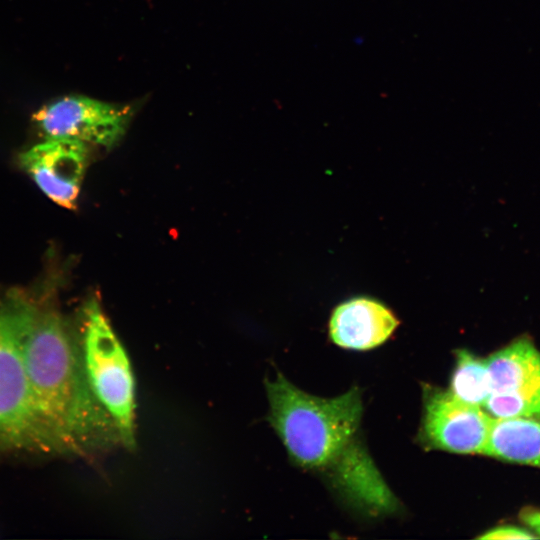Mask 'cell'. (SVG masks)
Instances as JSON below:
<instances>
[{
  "mask_svg": "<svg viewBox=\"0 0 540 540\" xmlns=\"http://www.w3.org/2000/svg\"><path fill=\"white\" fill-rule=\"evenodd\" d=\"M265 384L268 420L297 465L327 475L345 497L368 511L394 507L393 494L360 439L363 406L357 388L321 398L281 373Z\"/></svg>",
  "mask_w": 540,
  "mask_h": 540,
  "instance_id": "6da1fadb",
  "label": "cell"
},
{
  "mask_svg": "<svg viewBox=\"0 0 540 540\" xmlns=\"http://www.w3.org/2000/svg\"><path fill=\"white\" fill-rule=\"evenodd\" d=\"M26 371L39 417L59 452L89 457L121 444L93 394L80 341L50 306L18 298Z\"/></svg>",
  "mask_w": 540,
  "mask_h": 540,
  "instance_id": "7a4b0ae2",
  "label": "cell"
},
{
  "mask_svg": "<svg viewBox=\"0 0 540 540\" xmlns=\"http://www.w3.org/2000/svg\"><path fill=\"white\" fill-rule=\"evenodd\" d=\"M81 324V355L91 390L115 424L121 445L134 450L135 382L127 353L96 299L84 306Z\"/></svg>",
  "mask_w": 540,
  "mask_h": 540,
  "instance_id": "3957f363",
  "label": "cell"
},
{
  "mask_svg": "<svg viewBox=\"0 0 540 540\" xmlns=\"http://www.w3.org/2000/svg\"><path fill=\"white\" fill-rule=\"evenodd\" d=\"M0 447L59 452L39 417L30 389L18 297L0 306Z\"/></svg>",
  "mask_w": 540,
  "mask_h": 540,
  "instance_id": "277c9868",
  "label": "cell"
},
{
  "mask_svg": "<svg viewBox=\"0 0 540 540\" xmlns=\"http://www.w3.org/2000/svg\"><path fill=\"white\" fill-rule=\"evenodd\" d=\"M134 111L130 104L70 95L43 106L33 115V121L44 139H69L111 148L125 134Z\"/></svg>",
  "mask_w": 540,
  "mask_h": 540,
  "instance_id": "5b68a950",
  "label": "cell"
},
{
  "mask_svg": "<svg viewBox=\"0 0 540 540\" xmlns=\"http://www.w3.org/2000/svg\"><path fill=\"white\" fill-rule=\"evenodd\" d=\"M486 360L491 384L487 411L495 418L540 419V351L520 337Z\"/></svg>",
  "mask_w": 540,
  "mask_h": 540,
  "instance_id": "8992f818",
  "label": "cell"
},
{
  "mask_svg": "<svg viewBox=\"0 0 540 540\" xmlns=\"http://www.w3.org/2000/svg\"><path fill=\"white\" fill-rule=\"evenodd\" d=\"M492 419L484 408L460 401L449 390L427 387L420 438L430 449L483 454Z\"/></svg>",
  "mask_w": 540,
  "mask_h": 540,
  "instance_id": "52a82bcc",
  "label": "cell"
},
{
  "mask_svg": "<svg viewBox=\"0 0 540 540\" xmlns=\"http://www.w3.org/2000/svg\"><path fill=\"white\" fill-rule=\"evenodd\" d=\"M89 146L69 139H45L20 155V164L56 204L74 209L88 165Z\"/></svg>",
  "mask_w": 540,
  "mask_h": 540,
  "instance_id": "ba28073f",
  "label": "cell"
},
{
  "mask_svg": "<svg viewBox=\"0 0 540 540\" xmlns=\"http://www.w3.org/2000/svg\"><path fill=\"white\" fill-rule=\"evenodd\" d=\"M399 324L382 302L356 297L339 304L329 321L332 341L345 349L369 350L390 338Z\"/></svg>",
  "mask_w": 540,
  "mask_h": 540,
  "instance_id": "9c48e42d",
  "label": "cell"
},
{
  "mask_svg": "<svg viewBox=\"0 0 540 540\" xmlns=\"http://www.w3.org/2000/svg\"><path fill=\"white\" fill-rule=\"evenodd\" d=\"M483 455L540 468V419L493 418Z\"/></svg>",
  "mask_w": 540,
  "mask_h": 540,
  "instance_id": "30bf717a",
  "label": "cell"
},
{
  "mask_svg": "<svg viewBox=\"0 0 540 540\" xmlns=\"http://www.w3.org/2000/svg\"><path fill=\"white\" fill-rule=\"evenodd\" d=\"M449 391L460 401L483 408L491 394L486 360L466 349L457 350Z\"/></svg>",
  "mask_w": 540,
  "mask_h": 540,
  "instance_id": "8fae6325",
  "label": "cell"
},
{
  "mask_svg": "<svg viewBox=\"0 0 540 540\" xmlns=\"http://www.w3.org/2000/svg\"><path fill=\"white\" fill-rule=\"evenodd\" d=\"M479 539L505 540V539H535L538 538L531 530L514 525H501L486 531L478 536Z\"/></svg>",
  "mask_w": 540,
  "mask_h": 540,
  "instance_id": "7c38bea8",
  "label": "cell"
},
{
  "mask_svg": "<svg viewBox=\"0 0 540 540\" xmlns=\"http://www.w3.org/2000/svg\"><path fill=\"white\" fill-rule=\"evenodd\" d=\"M519 519L540 538V510L534 507H525L519 513Z\"/></svg>",
  "mask_w": 540,
  "mask_h": 540,
  "instance_id": "4fadbf2b",
  "label": "cell"
}]
</instances>
